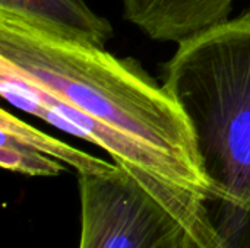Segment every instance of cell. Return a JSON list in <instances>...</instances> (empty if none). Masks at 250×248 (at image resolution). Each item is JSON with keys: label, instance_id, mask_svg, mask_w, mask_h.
Returning <instances> with one entry per match:
<instances>
[{"label": "cell", "instance_id": "1", "mask_svg": "<svg viewBox=\"0 0 250 248\" xmlns=\"http://www.w3.org/2000/svg\"><path fill=\"white\" fill-rule=\"evenodd\" d=\"M0 61L144 148L176 190L215 202L179 104L133 58L0 18Z\"/></svg>", "mask_w": 250, "mask_h": 248}, {"label": "cell", "instance_id": "2", "mask_svg": "<svg viewBox=\"0 0 250 248\" xmlns=\"http://www.w3.org/2000/svg\"><path fill=\"white\" fill-rule=\"evenodd\" d=\"M164 86L230 224L250 222V9L179 42Z\"/></svg>", "mask_w": 250, "mask_h": 248}, {"label": "cell", "instance_id": "3", "mask_svg": "<svg viewBox=\"0 0 250 248\" xmlns=\"http://www.w3.org/2000/svg\"><path fill=\"white\" fill-rule=\"evenodd\" d=\"M79 196L78 248H231L208 208L120 165L79 175Z\"/></svg>", "mask_w": 250, "mask_h": 248}, {"label": "cell", "instance_id": "4", "mask_svg": "<svg viewBox=\"0 0 250 248\" xmlns=\"http://www.w3.org/2000/svg\"><path fill=\"white\" fill-rule=\"evenodd\" d=\"M234 0H122L123 18L146 37L182 42L230 19Z\"/></svg>", "mask_w": 250, "mask_h": 248}, {"label": "cell", "instance_id": "5", "mask_svg": "<svg viewBox=\"0 0 250 248\" xmlns=\"http://www.w3.org/2000/svg\"><path fill=\"white\" fill-rule=\"evenodd\" d=\"M0 18L100 48L113 37L111 23L97 15L85 0H0Z\"/></svg>", "mask_w": 250, "mask_h": 248}, {"label": "cell", "instance_id": "6", "mask_svg": "<svg viewBox=\"0 0 250 248\" xmlns=\"http://www.w3.org/2000/svg\"><path fill=\"white\" fill-rule=\"evenodd\" d=\"M0 132L7 133L21 143H25L44 155H48L66 165L75 168L79 175H98L107 174L117 168L116 164H108L97 156L82 152L38 129L29 126L28 123L19 120L7 110L0 111Z\"/></svg>", "mask_w": 250, "mask_h": 248}, {"label": "cell", "instance_id": "7", "mask_svg": "<svg viewBox=\"0 0 250 248\" xmlns=\"http://www.w3.org/2000/svg\"><path fill=\"white\" fill-rule=\"evenodd\" d=\"M0 165L1 168L32 177H56L64 171L60 161L18 142L4 132H0Z\"/></svg>", "mask_w": 250, "mask_h": 248}]
</instances>
